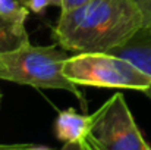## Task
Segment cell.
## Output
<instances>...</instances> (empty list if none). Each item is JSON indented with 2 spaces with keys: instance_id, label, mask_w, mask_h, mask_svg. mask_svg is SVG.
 Masks as SVG:
<instances>
[{
  "instance_id": "obj_1",
  "label": "cell",
  "mask_w": 151,
  "mask_h": 150,
  "mask_svg": "<svg viewBox=\"0 0 151 150\" xmlns=\"http://www.w3.org/2000/svg\"><path fill=\"white\" fill-rule=\"evenodd\" d=\"M144 27L145 18L137 0H87L60 12L53 38L68 51H110Z\"/></svg>"
},
{
  "instance_id": "obj_2",
  "label": "cell",
  "mask_w": 151,
  "mask_h": 150,
  "mask_svg": "<svg viewBox=\"0 0 151 150\" xmlns=\"http://www.w3.org/2000/svg\"><path fill=\"white\" fill-rule=\"evenodd\" d=\"M68 57L65 50L54 46H32L31 43L0 51V80L35 88L66 90L87 110V100L78 86L63 75V63Z\"/></svg>"
},
{
  "instance_id": "obj_3",
  "label": "cell",
  "mask_w": 151,
  "mask_h": 150,
  "mask_svg": "<svg viewBox=\"0 0 151 150\" xmlns=\"http://www.w3.org/2000/svg\"><path fill=\"white\" fill-rule=\"evenodd\" d=\"M63 75L76 86L99 88H129L145 93L151 77L129 60L110 51H90L69 56Z\"/></svg>"
},
{
  "instance_id": "obj_4",
  "label": "cell",
  "mask_w": 151,
  "mask_h": 150,
  "mask_svg": "<svg viewBox=\"0 0 151 150\" xmlns=\"http://www.w3.org/2000/svg\"><path fill=\"white\" fill-rule=\"evenodd\" d=\"M93 115L90 133L79 143L82 150H151L122 93L111 96Z\"/></svg>"
},
{
  "instance_id": "obj_5",
  "label": "cell",
  "mask_w": 151,
  "mask_h": 150,
  "mask_svg": "<svg viewBox=\"0 0 151 150\" xmlns=\"http://www.w3.org/2000/svg\"><path fill=\"white\" fill-rule=\"evenodd\" d=\"M110 53L129 60L142 72L151 77V28H141L129 41H126L123 46L110 50ZM144 94H147L151 99V87Z\"/></svg>"
},
{
  "instance_id": "obj_6",
  "label": "cell",
  "mask_w": 151,
  "mask_h": 150,
  "mask_svg": "<svg viewBox=\"0 0 151 150\" xmlns=\"http://www.w3.org/2000/svg\"><path fill=\"white\" fill-rule=\"evenodd\" d=\"M94 115L78 113L75 109L59 112L54 121V134L57 140L65 143H81L90 133Z\"/></svg>"
},
{
  "instance_id": "obj_7",
  "label": "cell",
  "mask_w": 151,
  "mask_h": 150,
  "mask_svg": "<svg viewBox=\"0 0 151 150\" xmlns=\"http://www.w3.org/2000/svg\"><path fill=\"white\" fill-rule=\"evenodd\" d=\"M29 43L25 24H16L6 21L0 16V51L18 49Z\"/></svg>"
},
{
  "instance_id": "obj_8",
  "label": "cell",
  "mask_w": 151,
  "mask_h": 150,
  "mask_svg": "<svg viewBox=\"0 0 151 150\" xmlns=\"http://www.w3.org/2000/svg\"><path fill=\"white\" fill-rule=\"evenodd\" d=\"M29 12L28 0H0V16L6 21L25 24Z\"/></svg>"
},
{
  "instance_id": "obj_9",
  "label": "cell",
  "mask_w": 151,
  "mask_h": 150,
  "mask_svg": "<svg viewBox=\"0 0 151 150\" xmlns=\"http://www.w3.org/2000/svg\"><path fill=\"white\" fill-rule=\"evenodd\" d=\"M28 3L29 10L37 15H41L49 6H60V0H28Z\"/></svg>"
},
{
  "instance_id": "obj_10",
  "label": "cell",
  "mask_w": 151,
  "mask_h": 150,
  "mask_svg": "<svg viewBox=\"0 0 151 150\" xmlns=\"http://www.w3.org/2000/svg\"><path fill=\"white\" fill-rule=\"evenodd\" d=\"M142 13H144V18H145V27L151 28V0H137Z\"/></svg>"
},
{
  "instance_id": "obj_11",
  "label": "cell",
  "mask_w": 151,
  "mask_h": 150,
  "mask_svg": "<svg viewBox=\"0 0 151 150\" xmlns=\"http://www.w3.org/2000/svg\"><path fill=\"white\" fill-rule=\"evenodd\" d=\"M38 144L18 143V144H0V150H35Z\"/></svg>"
},
{
  "instance_id": "obj_12",
  "label": "cell",
  "mask_w": 151,
  "mask_h": 150,
  "mask_svg": "<svg viewBox=\"0 0 151 150\" xmlns=\"http://www.w3.org/2000/svg\"><path fill=\"white\" fill-rule=\"evenodd\" d=\"M85 1H87V0H60L59 9H62V10H70V9L79 6V4H82V3H85Z\"/></svg>"
},
{
  "instance_id": "obj_13",
  "label": "cell",
  "mask_w": 151,
  "mask_h": 150,
  "mask_svg": "<svg viewBox=\"0 0 151 150\" xmlns=\"http://www.w3.org/2000/svg\"><path fill=\"white\" fill-rule=\"evenodd\" d=\"M60 150H82L78 143H65Z\"/></svg>"
},
{
  "instance_id": "obj_14",
  "label": "cell",
  "mask_w": 151,
  "mask_h": 150,
  "mask_svg": "<svg viewBox=\"0 0 151 150\" xmlns=\"http://www.w3.org/2000/svg\"><path fill=\"white\" fill-rule=\"evenodd\" d=\"M35 150H53V149H49V147H44V146H38Z\"/></svg>"
},
{
  "instance_id": "obj_15",
  "label": "cell",
  "mask_w": 151,
  "mask_h": 150,
  "mask_svg": "<svg viewBox=\"0 0 151 150\" xmlns=\"http://www.w3.org/2000/svg\"><path fill=\"white\" fill-rule=\"evenodd\" d=\"M1 100H3V94H1V91H0V106H1Z\"/></svg>"
}]
</instances>
